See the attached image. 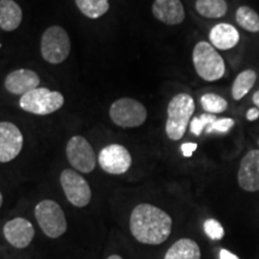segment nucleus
I'll use <instances>...</instances> for the list:
<instances>
[{
  "instance_id": "obj_16",
  "label": "nucleus",
  "mask_w": 259,
  "mask_h": 259,
  "mask_svg": "<svg viewBox=\"0 0 259 259\" xmlns=\"http://www.w3.org/2000/svg\"><path fill=\"white\" fill-rule=\"evenodd\" d=\"M210 44L216 50L229 51L234 48L240 41V34L234 25L228 23H220L212 27L209 32Z\"/></svg>"
},
{
  "instance_id": "obj_6",
  "label": "nucleus",
  "mask_w": 259,
  "mask_h": 259,
  "mask_svg": "<svg viewBox=\"0 0 259 259\" xmlns=\"http://www.w3.org/2000/svg\"><path fill=\"white\" fill-rule=\"evenodd\" d=\"M35 219L41 231L51 239L59 238L66 232L67 222L64 210L57 202L44 199L35 206Z\"/></svg>"
},
{
  "instance_id": "obj_30",
  "label": "nucleus",
  "mask_w": 259,
  "mask_h": 259,
  "mask_svg": "<svg viewBox=\"0 0 259 259\" xmlns=\"http://www.w3.org/2000/svg\"><path fill=\"white\" fill-rule=\"evenodd\" d=\"M252 101H253L254 106L259 109V90H257V92L253 94V96H252Z\"/></svg>"
},
{
  "instance_id": "obj_27",
  "label": "nucleus",
  "mask_w": 259,
  "mask_h": 259,
  "mask_svg": "<svg viewBox=\"0 0 259 259\" xmlns=\"http://www.w3.org/2000/svg\"><path fill=\"white\" fill-rule=\"evenodd\" d=\"M197 149L196 143H184L181 145V153L185 157H191Z\"/></svg>"
},
{
  "instance_id": "obj_1",
  "label": "nucleus",
  "mask_w": 259,
  "mask_h": 259,
  "mask_svg": "<svg viewBox=\"0 0 259 259\" xmlns=\"http://www.w3.org/2000/svg\"><path fill=\"white\" fill-rule=\"evenodd\" d=\"M173 220L168 213L153 204H139L130 216V231L138 242L161 245L169 238Z\"/></svg>"
},
{
  "instance_id": "obj_20",
  "label": "nucleus",
  "mask_w": 259,
  "mask_h": 259,
  "mask_svg": "<svg viewBox=\"0 0 259 259\" xmlns=\"http://www.w3.org/2000/svg\"><path fill=\"white\" fill-rule=\"evenodd\" d=\"M196 10L205 18H221L228 11L226 0H196Z\"/></svg>"
},
{
  "instance_id": "obj_11",
  "label": "nucleus",
  "mask_w": 259,
  "mask_h": 259,
  "mask_svg": "<svg viewBox=\"0 0 259 259\" xmlns=\"http://www.w3.org/2000/svg\"><path fill=\"white\" fill-rule=\"evenodd\" d=\"M24 138L21 130L12 122H0V163L15 160L23 148Z\"/></svg>"
},
{
  "instance_id": "obj_21",
  "label": "nucleus",
  "mask_w": 259,
  "mask_h": 259,
  "mask_svg": "<svg viewBox=\"0 0 259 259\" xmlns=\"http://www.w3.org/2000/svg\"><path fill=\"white\" fill-rule=\"evenodd\" d=\"M235 21L239 27L248 32H259V15L250 6H240L235 12Z\"/></svg>"
},
{
  "instance_id": "obj_25",
  "label": "nucleus",
  "mask_w": 259,
  "mask_h": 259,
  "mask_svg": "<svg viewBox=\"0 0 259 259\" xmlns=\"http://www.w3.org/2000/svg\"><path fill=\"white\" fill-rule=\"evenodd\" d=\"M204 232L212 240H221L225 236V229L221 223L215 219H208L204 222Z\"/></svg>"
},
{
  "instance_id": "obj_17",
  "label": "nucleus",
  "mask_w": 259,
  "mask_h": 259,
  "mask_svg": "<svg viewBox=\"0 0 259 259\" xmlns=\"http://www.w3.org/2000/svg\"><path fill=\"white\" fill-rule=\"evenodd\" d=\"M23 12L15 0H0V28L14 31L22 23Z\"/></svg>"
},
{
  "instance_id": "obj_33",
  "label": "nucleus",
  "mask_w": 259,
  "mask_h": 259,
  "mask_svg": "<svg viewBox=\"0 0 259 259\" xmlns=\"http://www.w3.org/2000/svg\"><path fill=\"white\" fill-rule=\"evenodd\" d=\"M258 145H259V139H258Z\"/></svg>"
},
{
  "instance_id": "obj_5",
  "label": "nucleus",
  "mask_w": 259,
  "mask_h": 259,
  "mask_svg": "<svg viewBox=\"0 0 259 259\" xmlns=\"http://www.w3.org/2000/svg\"><path fill=\"white\" fill-rule=\"evenodd\" d=\"M41 56L50 64H61L71 52L69 34L59 25H52L45 30L41 37Z\"/></svg>"
},
{
  "instance_id": "obj_31",
  "label": "nucleus",
  "mask_w": 259,
  "mask_h": 259,
  "mask_svg": "<svg viewBox=\"0 0 259 259\" xmlns=\"http://www.w3.org/2000/svg\"><path fill=\"white\" fill-rule=\"evenodd\" d=\"M107 259H122V257H121V255H119V254H112V255H109V257Z\"/></svg>"
},
{
  "instance_id": "obj_23",
  "label": "nucleus",
  "mask_w": 259,
  "mask_h": 259,
  "mask_svg": "<svg viewBox=\"0 0 259 259\" xmlns=\"http://www.w3.org/2000/svg\"><path fill=\"white\" fill-rule=\"evenodd\" d=\"M200 105L204 112L209 114H221L228 108V102L218 94L208 93L200 97Z\"/></svg>"
},
{
  "instance_id": "obj_8",
  "label": "nucleus",
  "mask_w": 259,
  "mask_h": 259,
  "mask_svg": "<svg viewBox=\"0 0 259 259\" xmlns=\"http://www.w3.org/2000/svg\"><path fill=\"white\" fill-rule=\"evenodd\" d=\"M66 157L73 169L88 174L96 167V155L92 144L82 136H73L66 144Z\"/></svg>"
},
{
  "instance_id": "obj_3",
  "label": "nucleus",
  "mask_w": 259,
  "mask_h": 259,
  "mask_svg": "<svg viewBox=\"0 0 259 259\" xmlns=\"http://www.w3.org/2000/svg\"><path fill=\"white\" fill-rule=\"evenodd\" d=\"M192 60L197 74L206 82H215L225 76V60L210 42L200 41L194 46Z\"/></svg>"
},
{
  "instance_id": "obj_24",
  "label": "nucleus",
  "mask_w": 259,
  "mask_h": 259,
  "mask_svg": "<svg viewBox=\"0 0 259 259\" xmlns=\"http://www.w3.org/2000/svg\"><path fill=\"white\" fill-rule=\"evenodd\" d=\"M215 120H218L216 115L209 114V113H204L202 115L196 116V118H193L190 122L191 134L198 137V136L202 135L206 130V127H208L210 124H212Z\"/></svg>"
},
{
  "instance_id": "obj_22",
  "label": "nucleus",
  "mask_w": 259,
  "mask_h": 259,
  "mask_svg": "<svg viewBox=\"0 0 259 259\" xmlns=\"http://www.w3.org/2000/svg\"><path fill=\"white\" fill-rule=\"evenodd\" d=\"M77 8L85 17L96 19L109 10V0H74Z\"/></svg>"
},
{
  "instance_id": "obj_12",
  "label": "nucleus",
  "mask_w": 259,
  "mask_h": 259,
  "mask_svg": "<svg viewBox=\"0 0 259 259\" xmlns=\"http://www.w3.org/2000/svg\"><path fill=\"white\" fill-rule=\"evenodd\" d=\"M238 184L246 192L259 191V150L252 149L241 158L238 169Z\"/></svg>"
},
{
  "instance_id": "obj_10",
  "label": "nucleus",
  "mask_w": 259,
  "mask_h": 259,
  "mask_svg": "<svg viewBox=\"0 0 259 259\" xmlns=\"http://www.w3.org/2000/svg\"><path fill=\"white\" fill-rule=\"evenodd\" d=\"M97 162L106 173L120 176L131 168L132 156L124 145L109 144L100 151Z\"/></svg>"
},
{
  "instance_id": "obj_2",
  "label": "nucleus",
  "mask_w": 259,
  "mask_h": 259,
  "mask_svg": "<svg viewBox=\"0 0 259 259\" xmlns=\"http://www.w3.org/2000/svg\"><path fill=\"white\" fill-rule=\"evenodd\" d=\"M194 100L190 94L180 93L170 100L167 108L166 134L171 141H180L185 135L194 113Z\"/></svg>"
},
{
  "instance_id": "obj_13",
  "label": "nucleus",
  "mask_w": 259,
  "mask_h": 259,
  "mask_svg": "<svg viewBox=\"0 0 259 259\" xmlns=\"http://www.w3.org/2000/svg\"><path fill=\"white\" fill-rule=\"evenodd\" d=\"M6 241L16 248H25L35 236L34 226L23 218H16L5 223L3 229Z\"/></svg>"
},
{
  "instance_id": "obj_26",
  "label": "nucleus",
  "mask_w": 259,
  "mask_h": 259,
  "mask_svg": "<svg viewBox=\"0 0 259 259\" xmlns=\"http://www.w3.org/2000/svg\"><path fill=\"white\" fill-rule=\"evenodd\" d=\"M234 124V119L232 118L218 119L206 127L205 132L206 134H227V132L231 131Z\"/></svg>"
},
{
  "instance_id": "obj_7",
  "label": "nucleus",
  "mask_w": 259,
  "mask_h": 259,
  "mask_svg": "<svg viewBox=\"0 0 259 259\" xmlns=\"http://www.w3.org/2000/svg\"><path fill=\"white\" fill-rule=\"evenodd\" d=\"M109 116L112 121L120 127H138L147 120L148 111L143 103L137 100L122 97L112 103L109 108Z\"/></svg>"
},
{
  "instance_id": "obj_19",
  "label": "nucleus",
  "mask_w": 259,
  "mask_h": 259,
  "mask_svg": "<svg viewBox=\"0 0 259 259\" xmlns=\"http://www.w3.org/2000/svg\"><path fill=\"white\" fill-rule=\"evenodd\" d=\"M255 80H257V73L253 70H245L241 71L236 76L232 85V96L235 101L244 99L251 89L253 88Z\"/></svg>"
},
{
  "instance_id": "obj_32",
  "label": "nucleus",
  "mask_w": 259,
  "mask_h": 259,
  "mask_svg": "<svg viewBox=\"0 0 259 259\" xmlns=\"http://www.w3.org/2000/svg\"><path fill=\"white\" fill-rule=\"evenodd\" d=\"M2 205H3V194L0 192V208H2Z\"/></svg>"
},
{
  "instance_id": "obj_14",
  "label": "nucleus",
  "mask_w": 259,
  "mask_h": 259,
  "mask_svg": "<svg viewBox=\"0 0 259 259\" xmlns=\"http://www.w3.org/2000/svg\"><path fill=\"white\" fill-rule=\"evenodd\" d=\"M40 77L35 71L19 69L12 71L5 78V88L15 95H24L31 90L38 88Z\"/></svg>"
},
{
  "instance_id": "obj_4",
  "label": "nucleus",
  "mask_w": 259,
  "mask_h": 259,
  "mask_svg": "<svg viewBox=\"0 0 259 259\" xmlns=\"http://www.w3.org/2000/svg\"><path fill=\"white\" fill-rule=\"evenodd\" d=\"M63 94L47 88H36L21 96L19 107L35 115H48L64 106Z\"/></svg>"
},
{
  "instance_id": "obj_28",
  "label": "nucleus",
  "mask_w": 259,
  "mask_h": 259,
  "mask_svg": "<svg viewBox=\"0 0 259 259\" xmlns=\"http://www.w3.org/2000/svg\"><path fill=\"white\" fill-rule=\"evenodd\" d=\"M259 118V109L257 107H253V108H250L246 113V119H247L248 121H254L257 120Z\"/></svg>"
},
{
  "instance_id": "obj_18",
  "label": "nucleus",
  "mask_w": 259,
  "mask_h": 259,
  "mask_svg": "<svg viewBox=\"0 0 259 259\" xmlns=\"http://www.w3.org/2000/svg\"><path fill=\"white\" fill-rule=\"evenodd\" d=\"M202 252H200L199 245L192 239L183 238L174 242L168 248L163 259H200Z\"/></svg>"
},
{
  "instance_id": "obj_29",
  "label": "nucleus",
  "mask_w": 259,
  "mask_h": 259,
  "mask_svg": "<svg viewBox=\"0 0 259 259\" xmlns=\"http://www.w3.org/2000/svg\"><path fill=\"white\" fill-rule=\"evenodd\" d=\"M220 259H239V257L234 253H232L231 251L222 248V250L220 251Z\"/></svg>"
},
{
  "instance_id": "obj_15",
  "label": "nucleus",
  "mask_w": 259,
  "mask_h": 259,
  "mask_svg": "<svg viewBox=\"0 0 259 259\" xmlns=\"http://www.w3.org/2000/svg\"><path fill=\"white\" fill-rule=\"evenodd\" d=\"M151 11L157 21L167 25H178L185 19L181 0H155Z\"/></svg>"
},
{
  "instance_id": "obj_9",
  "label": "nucleus",
  "mask_w": 259,
  "mask_h": 259,
  "mask_svg": "<svg viewBox=\"0 0 259 259\" xmlns=\"http://www.w3.org/2000/svg\"><path fill=\"white\" fill-rule=\"evenodd\" d=\"M60 185L72 205L84 208L92 200V189L88 181L73 169H64L60 174Z\"/></svg>"
}]
</instances>
